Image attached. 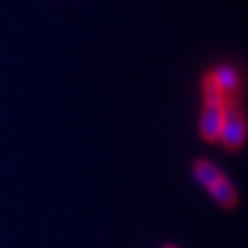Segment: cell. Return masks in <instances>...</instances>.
<instances>
[{
  "mask_svg": "<svg viewBox=\"0 0 248 248\" xmlns=\"http://www.w3.org/2000/svg\"><path fill=\"white\" fill-rule=\"evenodd\" d=\"M247 140V116L239 97L229 98L226 102L224 121H222L219 140L226 152L237 153L245 145Z\"/></svg>",
  "mask_w": 248,
  "mask_h": 248,
  "instance_id": "1",
  "label": "cell"
},
{
  "mask_svg": "<svg viewBox=\"0 0 248 248\" xmlns=\"http://www.w3.org/2000/svg\"><path fill=\"white\" fill-rule=\"evenodd\" d=\"M224 98H203L200 118H198V136L206 143H217L224 121Z\"/></svg>",
  "mask_w": 248,
  "mask_h": 248,
  "instance_id": "2",
  "label": "cell"
},
{
  "mask_svg": "<svg viewBox=\"0 0 248 248\" xmlns=\"http://www.w3.org/2000/svg\"><path fill=\"white\" fill-rule=\"evenodd\" d=\"M205 74L211 79L216 89L224 98H235L239 97L242 91V76L237 66L231 63H219L216 66L206 69Z\"/></svg>",
  "mask_w": 248,
  "mask_h": 248,
  "instance_id": "3",
  "label": "cell"
},
{
  "mask_svg": "<svg viewBox=\"0 0 248 248\" xmlns=\"http://www.w3.org/2000/svg\"><path fill=\"white\" fill-rule=\"evenodd\" d=\"M206 192L222 210H235L239 205V192L226 174H222Z\"/></svg>",
  "mask_w": 248,
  "mask_h": 248,
  "instance_id": "4",
  "label": "cell"
},
{
  "mask_svg": "<svg viewBox=\"0 0 248 248\" xmlns=\"http://www.w3.org/2000/svg\"><path fill=\"white\" fill-rule=\"evenodd\" d=\"M190 172L197 184L205 188V190H208V188L224 174V172L217 168L216 163L208 160V158H197V160H193L190 166Z\"/></svg>",
  "mask_w": 248,
  "mask_h": 248,
  "instance_id": "5",
  "label": "cell"
},
{
  "mask_svg": "<svg viewBox=\"0 0 248 248\" xmlns=\"http://www.w3.org/2000/svg\"><path fill=\"white\" fill-rule=\"evenodd\" d=\"M161 248H179V247L174 245V244H166V245H163Z\"/></svg>",
  "mask_w": 248,
  "mask_h": 248,
  "instance_id": "6",
  "label": "cell"
}]
</instances>
